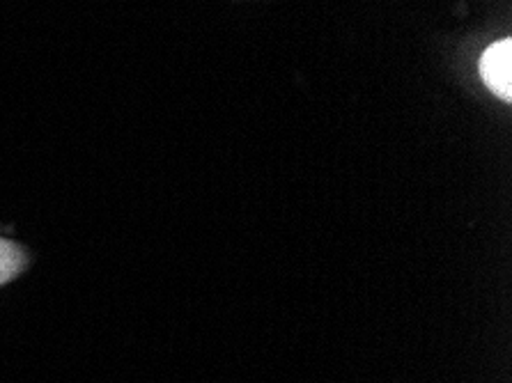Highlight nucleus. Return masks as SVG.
Instances as JSON below:
<instances>
[{"label":"nucleus","instance_id":"1","mask_svg":"<svg viewBox=\"0 0 512 383\" xmlns=\"http://www.w3.org/2000/svg\"><path fill=\"white\" fill-rule=\"evenodd\" d=\"M480 72H483L485 83L499 95L501 99H512V42L503 39L485 51L480 60Z\"/></svg>","mask_w":512,"mask_h":383},{"label":"nucleus","instance_id":"2","mask_svg":"<svg viewBox=\"0 0 512 383\" xmlns=\"http://www.w3.org/2000/svg\"><path fill=\"white\" fill-rule=\"evenodd\" d=\"M28 255L23 253V248L17 244H10V241L0 239V285L10 283L19 276V273L26 269Z\"/></svg>","mask_w":512,"mask_h":383}]
</instances>
